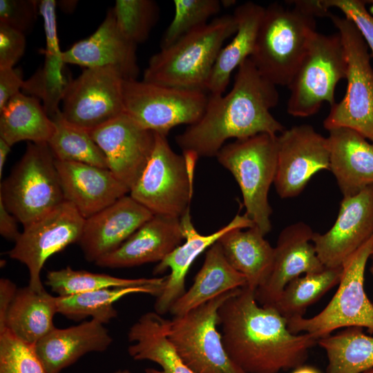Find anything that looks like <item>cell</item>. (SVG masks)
<instances>
[{
  "label": "cell",
  "mask_w": 373,
  "mask_h": 373,
  "mask_svg": "<svg viewBox=\"0 0 373 373\" xmlns=\"http://www.w3.org/2000/svg\"><path fill=\"white\" fill-rule=\"evenodd\" d=\"M327 357V373H362L373 368V336L349 327L317 340Z\"/></svg>",
  "instance_id": "32"
},
{
  "label": "cell",
  "mask_w": 373,
  "mask_h": 373,
  "mask_svg": "<svg viewBox=\"0 0 373 373\" xmlns=\"http://www.w3.org/2000/svg\"><path fill=\"white\" fill-rule=\"evenodd\" d=\"M370 258H371L370 271L372 274L373 275V254H372Z\"/></svg>",
  "instance_id": "52"
},
{
  "label": "cell",
  "mask_w": 373,
  "mask_h": 373,
  "mask_svg": "<svg viewBox=\"0 0 373 373\" xmlns=\"http://www.w3.org/2000/svg\"><path fill=\"white\" fill-rule=\"evenodd\" d=\"M366 3H370L373 6V0L365 1Z\"/></svg>",
  "instance_id": "54"
},
{
  "label": "cell",
  "mask_w": 373,
  "mask_h": 373,
  "mask_svg": "<svg viewBox=\"0 0 373 373\" xmlns=\"http://www.w3.org/2000/svg\"><path fill=\"white\" fill-rule=\"evenodd\" d=\"M221 3H222V6H225L226 7H229L236 4V1H233V0H224V1H221Z\"/></svg>",
  "instance_id": "51"
},
{
  "label": "cell",
  "mask_w": 373,
  "mask_h": 373,
  "mask_svg": "<svg viewBox=\"0 0 373 373\" xmlns=\"http://www.w3.org/2000/svg\"><path fill=\"white\" fill-rule=\"evenodd\" d=\"M16 285L8 278L0 280V333L6 329L7 314L15 298L17 291Z\"/></svg>",
  "instance_id": "46"
},
{
  "label": "cell",
  "mask_w": 373,
  "mask_h": 373,
  "mask_svg": "<svg viewBox=\"0 0 373 373\" xmlns=\"http://www.w3.org/2000/svg\"><path fill=\"white\" fill-rule=\"evenodd\" d=\"M265 8L251 1L238 6L233 13L237 30L231 41L222 47L210 75L207 92L222 95L235 69L251 55Z\"/></svg>",
  "instance_id": "26"
},
{
  "label": "cell",
  "mask_w": 373,
  "mask_h": 373,
  "mask_svg": "<svg viewBox=\"0 0 373 373\" xmlns=\"http://www.w3.org/2000/svg\"><path fill=\"white\" fill-rule=\"evenodd\" d=\"M347 59L339 33L316 32L290 84L287 104L288 114L305 117L316 114L324 102L330 107L336 102L335 88L345 79Z\"/></svg>",
  "instance_id": "11"
},
{
  "label": "cell",
  "mask_w": 373,
  "mask_h": 373,
  "mask_svg": "<svg viewBox=\"0 0 373 373\" xmlns=\"http://www.w3.org/2000/svg\"><path fill=\"white\" fill-rule=\"evenodd\" d=\"M112 9L120 31L136 45L147 39L157 20L158 8L151 0H117Z\"/></svg>",
  "instance_id": "39"
},
{
  "label": "cell",
  "mask_w": 373,
  "mask_h": 373,
  "mask_svg": "<svg viewBox=\"0 0 373 373\" xmlns=\"http://www.w3.org/2000/svg\"><path fill=\"white\" fill-rule=\"evenodd\" d=\"M136 46L119 29L111 8L95 32L63 51L62 59L64 64L86 68L112 67L124 79H136Z\"/></svg>",
  "instance_id": "22"
},
{
  "label": "cell",
  "mask_w": 373,
  "mask_h": 373,
  "mask_svg": "<svg viewBox=\"0 0 373 373\" xmlns=\"http://www.w3.org/2000/svg\"><path fill=\"white\" fill-rule=\"evenodd\" d=\"M373 235V184L343 197L337 218L325 233H314L312 242L325 267L343 262Z\"/></svg>",
  "instance_id": "17"
},
{
  "label": "cell",
  "mask_w": 373,
  "mask_h": 373,
  "mask_svg": "<svg viewBox=\"0 0 373 373\" xmlns=\"http://www.w3.org/2000/svg\"><path fill=\"white\" fill-rule=\"evenodd\" d=\"M56 5L55 0H41L39 3V14L44 20L46 42L44 54L62 58L63 51L59 47L57 30Z\"/></svg>",
  "instance_id": "44"
},
{
  "label": "cell",
  "mask_w": 373,
  "mask_h": 373,
  "mask_svg": "<svg viewBox=\"0 0 373 373\" xmlns=\"http://www.w3.org/2000/svg\"><path fill=\"white\" fill-rule=\"evenodd\" d=\"M276 86L264 77L249 57L238 67L231 90L209 94L201 118L175 137L182 152L216 156L230 139L260 133L277 135L285 128L271 113L278 102Z\"/></svg>",
  "instance_id": "2"
},
{
  "label": "cell",
  "mask_w": 373,
  "mask_h": 373,
  "mask_svg": "<svg viewBox=\"0 0 373 373\" xmlns=\"http://www.w3.org/2000/svg\"><path fill=\"white\" fill-rule=\"evenodd\" d=\"M362 373H373V368L370 369V370H368L367 371H365V372H363Z\"/></svg>",
  "instance_id": "53"
},
{
  "label": "cell",
  "mask_w": 373,
  "mask_h": 373,
  "mask_svg": "<svg viewBox=\"0 0 373 373\" xmlns=\"http://www.w3.org/2000/svg\"><path fill=\"white\" fill-rule=\"evenodd\" d=\"M166 318L147 312L130 327L129 355L136 361H150L160 365L164 373H194L180 358L166 334Z\"/></svg>",
  "instance_id": "31"
},
{
  "label": "cell",
  "mask_w": 373,
  "mask_h": 373,
  "mask_svg": "<svg viewBox=\"0 0 373 373\" xmlns=\"http://www.w3.org/2000/svg\"><path fill=\"white\" fill-rule=\"evenodd\" d=\"M124 79L112 67L86 68L68 84L61 102L62 116L90 131L122 115Z\"/></svg>",
  "instance_id": "14"
},
{
  "label": "cell",
  "mask_w": 373,
  "mask_h": 373,
  "mask_svg": "<svg viewBox=\"0 0 373 373\" xmlns=\"http://www.w3.org/2000/svg\"><path fill=\"white\" fill-rule=\"evenodd\" d=\"M166 277L124 278L75 270L68 266L48 271L45 283L58 296H67L107 288L164 287Z\"/></svg>",
  "instance_id": "35"
},
{
  "label": "cell",
  "mask_w": 373,
  "mask_h": 373,
  "mask_svg": "<svg viewBox=\"0 0 373 373\" xmlns=\"http://www.w3.org/2000/svg\"><path fill=\"white\" fill-rule=\"evenodd\" d=\"M145 373H164L162 370L155 368H146L144 370ZM113 373H131L128 370H117Z\"/></svg>",
  "instance_id": "50"
},
{
  "label": "cell",
  "mask_w": 373,
  "mask_h": 373,
  "mask_svg": "<svg viewBox=\"0 0 373 373\" xmlns=\"http://www.w3.org/2000/svg\"><path fill=\"white\" fill-rule=\"evenodd\" d=\"M207 92L124 79V113L142 128L166 136L180 124L191 125L202 116Z\"/></svg>",
  "instance_id": "12"
},
{
  "label": "cell",
  "mask_w": 373,
  "mask_h": 373,
  "mask_svg": "<svg viewBox=\"0 0 373 373\" xmlns=\"http://www.w3.org/2000/svg\"><path fill=\"white\" fill-rule=\"evenodd\" d=\"M112 342L104 324L91 319L67 328L55 327L35 348L48 373H60L87 353L106 350Z\"/></svg>",
  "instance_id": "25"
},
{
  "label": "cell",
  "mask_w": 373,
  "mask_h": 373,
  "mask_svg": "<svg viewBox=\"0 0 373 373\" xmlns=\"http://www.w3.org/2000/svg\"><path fill=\"white\" fill-rule=\"evenodd\" d=\"M265 9L251 60L260 73L277 86H288L316 32V17L297 0Z\"/></svg>",
  "instance_id": "4"
},
{
  "label": "cell",
  "mask_w": 373,
  "mask_h": 373,
  "mask_svg": "<svg viewBox=\"0 0 373 373\" xmlns=\"http://www.w3.org/2000/svg\"><path fill=\"white\" fill-rule=\"evenodd\" d=\"M341 274L342 267H338L300 276L287 283L271 306L286 320L303 316L309 306L339 283Z\"/></svg>",
  "instance_id": "34"
},
{
  "label": "cell",
  "mask_w": 373,
  "mask_h": 373,
  "mask_svg": "<svg viewBox=\"0 0 373 373\" xmlns=\"http://www.w3.org/2000/svg\"><path fill=\"white\" fill-rule=\"evenodd\" d=\"M222 340L230 358L247 373H279L304 364L317 339L293 334L272 306H262L255 290L236 289L218 311Z\"/></svg>",
  "instance_id": "1"
},
{
  "label": "cell",
  "mask_w": 373,
  "mask_h": 373,
  "mask_svg": "<svg viewBox=\"0 0 373 373\" xmlns=\"http://www.w3.org/2000/svg\"><path fill=\"white\" fill-rule=\"evenodd\" d=\"M338 30L347 59V88L343 99L331 107L323 122L327 131L354 130L373 143V68L369 48L350 19L328 12Z\"/></svg>",
  "instance_id": "8"
},
{
  "label": "cell",
  "mask_w": 373,
  "mask_h": 373,
  "mask_svg": "<svg viewBox=\"0 0 373 373\" xmlns=\"http://www.w3.org/2000/svg\"><path fill=\"white\" fill-rule=\"evenodd\" d=\"M48 143L28 142L20 160L0 186V200L23 227L65 201Z\"/></svg>",
  "instance_id": "6"
},
{
  "label": "cell",
  "mask_w": 373,
  "mask_h": 373,
  "mask_svg": "<svg viewBox=\"0 0 373 373\" xmlns=\"http://www.w3.org/2000/svg\"><path fill=\"white\" fill-rule=\"evenodd\" d=\"M11 146L4 140L0 138V178H1L6 161L10 152Z\"/></svg>",
  "instance_id": "48"
},
{
  "label": "cell",
  "mask_w": 373,
  "mask_h": 373,
  "mask_svg": "<svg viewBox=\"0 0 373 373\" xmlns=\"http://www.w3.org/2000/svg\"><path fill=\"white\" fill-rule=\"evenodd\" d=\"M328 132L329 170L343 196L354 195L373 184V143L347 128Z\"/></svg>",
  "instance_id": "24"
},
{
  "label": "cell",
  "mask_w": 373,
  "mask_h": 373,
  "mask_svg": "<svg viewBox=\"0 0 373 373\" xmlns=\"http://www.w3.org/2000/svg\"><path fill=\"white\" fill-rule=\"evenodd\" d=\"M155 135L151 157L130 189V195L153 215L180 218L190 209L198 157L192 153H175L166 136Z\"/></svg>",
  "instance_id": "7"
},
{
  "label": "cell",
  "mask_w": 373,
  "mask_h": 373,
  "mask_svg": "<svg viewBox=\"0 0 373 373\" xmlns=\"http://www.w3.org/2000/svg\"><path fill=\"white\" fill-rule=\"evenodd\" d=\"M23 82L21 70L15 68L0 69V110L21 92Z\"/></svg>",
  "instance_id": "45"
},
{
  "label": "cell",
  "mask_w": 373,
  "mask_h": 373,
  "mask_svg": "<svg viewBox=\"0 0 373 373\" xmlns=\"http://www.w3.org/2000/svg\"><path fill=\"white\" fill-rule=\"evenodd\" d=\"M218 241L231 266L246 278L247 286L256 291L265 283L272 268L274 247L256 226L232 229Z\"/></svg>",
  "instance_id": "28"
},
{
  "label": "cell",
  "mask_w": 373,
  "mask_h": 373,
  "mask_svg": "<svg viewBox=\"0 0 373 373\" xmlns=\"http://www.w3.org/2000/svg\"><path fill=\"white\" fill-rule=\"evenodd\" d=\"M56 313V296L45 289L38 291L29 286L18 288L7 314L6 329L21 341L35 344L55 327Z\"/></svg>",
  "instance_id": "29"
},
{
  "label": "cell",
  "mask_w": 373,
  "mask_h": 373,
  "mask_svg": "<svg viewBox=\"0 0 373 373\" xmlns=\"http://www.w3.org/2000/svg\"><path fill=\"white\" fill-rule=\"evenodd\" d=\"M185 242L175 248L154 267L153 275H159L170 269V274L160 294L156 297L155 312L162 316L169 312L173 304L186 291L185 279L195 259L205 249H209L227 232L237 228H249L255 226L254 222L244 214H237L227 225L217 231L201 235L194 228L190 209L181 218Z\"/></svg>",
  "instance_id": "19"
},
{
  "label": "cell",
  "mask_w": 373,
  "mask_h": 373,
  "mask_svg": "<svg viewBox=\"0 0 373 373\" xmlns=\"http://www.w3.org/2000/svg\"><path fill=\"white\" fill-rule=\"evenodd\" d=\"M163 287H131L102 289L67 296H56L57 313L73 321L88 317L103 324L117 316L113 304L132 294H147L157 297Z\"/></svg>",
  "instance_id": "33"
},
{
  "label": "cell",
  "mask_w": 373,
  "mask_h": 373,
  "mask_svg": "<svg viewBox=\"0 0 373 373\" xmlns=\"http://www.w3.org/2000/svg\"><path fill=\"white\" fill-rule=\"evenodd\" d=\"M240 189L247 216L265 236L271 229L268 200L278 159V135L260 133L224 145L216 156Z\"/></svg>",
  "instance_id": "5"
},
{
  "label": "cell",
  "mask_w": 373,
  "mask_h": 373,
  "mask_svg": "<svg viewBox=\"0 0 373 373\" xmlns=\"http://www.w3.org/2000/svg\"><path fill=\"white\" fill-rule=\"evenodd\" d=\"M39 3L35 0H0V23L25 35L37 20Z\"/></svg>",
  "instance_id": "42"
},
{
  "label": "cell",
  "mask_w": 373,
  "mask_h": 373,
  "mask_svg": "<svg viewBox=\"0 0 373 373\" xmlns=\"http://www.w3.org/2000/svg\"><path fill=\"white\" fill-rule=\"evenodd\" d=\"M291 373H321L317 369L312 366L302 365L293 370Z\"/></svg>",
  "instance_id": "49"
},
{
  "label": "cell",
  "mask_w": 373,
  "mask_h": 373,
  "mask_svg": "<svg viewBox=\"0 0 373 373\" xmlns=\"http://www.w3.org/2000/svg\"><path fill=\"white\" fill-rule=\"evenodd\" d=\"M327 137L309 124L285 129L278 136V159L274 182L281 198H294L305 189L311 178L329 170Z\"/></svg>",
  "instance_id": "15"
},
{
  "label": "cell",
  "mask_w": 373,
  "mask_h": 373,
  "mask_svg": "<svg viewBox=\"0 0 373 373\" xmlns=\"http://www.w3.org/2000/svg\"><path fill=\"white\" fill-rule=\"evenodd\" d=\"M326 11L331 8L341 10L345 17L352 21L366 42L373 55V16L367 11L365 1L361 0H318Z\"/></svg>",
  "instance_id": "41"
},
{
  "label": "cell",
  "mask_w": 373,
  "mask_h": 373,
  "mask_svg": "<svg viewBox=\"0 0 373 373\" xmlns=\"http://www.w3.org/2000/svg\"><path fill=\"white\" fill-rule=\"evenodd\" d=\"M25 35L0 23V69L14 68L24 54Z\"/></svg>",
  "instance_id": "43"
},
{
  "label": "cell",
  "mask_w": 373,
  "mask_h": 373,
  "mask_svg": "<svg viewBox=\"0 0 373 373\" xmlns=\"http://www.w3.org/2000/svg\"><path fill=\"white\" fill-rule=\"evenodd\" d=\"M184 239L180 218L153 215L117 249L95 263L102 267L124 268L160 262Z\"/></svg>",
  "instance_id": "23"
},
{
  "label": "cell",
  "mask_w": 373,
  "mask_h": 373,
  "mask_svg": "<svg viewBox=\"0 0 373 373\" xmlns=\"http://www.w3.org/2000/svg\"><path fill=\"white\" fill-rule=\"evenodd\" d=\"M84 220L72 204L64 201L23 227L8 255L27 267L31 289L38 291L44 289L40 276L46 261L69 245L78 242Z\"/></svg>",
  "instance_id": "13"
},
{
  "label": "cell",
  "mask_w": 373,
  "mask_h": 373,
  "mask_svg": "<svg viewBox=\"0 0 373 373\" xmlns=\"http://www.w3.org/2000/svg\"><path fill=\"white\" fill-rule=\"evenodd\" d=\"M372 254L373 235L343 262L337 291L327 306L311 318L287 320L289 330L309 334L317 340L349 327H365L373 334V304L364 287L365 267Z\"/></svg>",
  "instance_id": "9"
},
{
  "label": "cell",
  "mask_w": 373,
  "mask_h": 373,
  "mask_svg": "<svg viewBox=\"0 0 373 373\" xmlns=\"http://www.w3.org/2000/svg\"><path fill=\"white\" fill-rule=\"evenodd\" d=\"M173 5V17L162 36L161 48L208 23L222 6L218 0H174Z\"/></svg>",
  "instance_id": "38"
},
{
  "label": "cell",
  "mask_w": 373,
  "mask_h": 373,
  "mask_svg": "<svg viewBox=\"0 0 373 373\" xmlns=\"http://www.w3.org/2000/svg\"><path fill=\"white\" fill-rule=\"evenodd\" d=\"M233 290L189 312L166 319V336L181 361L194 373H247L228 355L218 332V311Z\"/></svg>",
  "instance_id": "10"
},
{
  "label": "cell",
  "mask_w": 373,
  "mask_h": 373,
  "mask_svg": "<svg viewBox=\"0 0 373 373\" xmlns=\"http://www.w3.org/2000/svg\"><path fill=\"white\" fill-rule=\"evenodd\" d=\"M0 373H48L35 344L17 338L8 329L0 333Z\"/></svg>",
  "instance_id": "40"
},
{
  "label": "cell",
  "mask_w": 373,
  "mask_h": 373,
  "mask_svg": "<svg viewBox=\"0 0 373 373\" xmlns=\"http://www.w3.org/2000/svg\"><path fill=\"white\" fill-rule=\"evenodd\" d=\"M153 214L131 195L85 219L78 243L89 262H95L122 245Z\"/></svg>",
  "instance_id": "20"
},
{
  "label": "cell",
  "mask_w": 373,
  "mask_h": 373,
  "mask_svg": "<svg viewBox=\"0 0 373 373\" xmlns=\"http://www.w3.org/2000/svg\"><path fill=\"white\" fill-rule=\"evenodd\" d=\"M52 119L55 130L48 145L55 160L108 169L104 153L88 131L68 122L61 111Z\"/></svg>",
  "instance_id": "36"
},
{
  "label": "cell",
  "mask_w": 373,
  "mask_h": 373,
  "mask_svg": "<svg viewBox=\"0 0 373 373\" xmlns=\"http://www.w3.org/2000/svg\"><path fill=\"white\" fill-rule=\"evenodd\" d=\"M246 285V278L231 266L217 241L207 251L193 285L173 304L169 312L173 316H182L218 296Z\"/></svg>",
  "instance_id": "27"
},
{
  "label": "cell",
  "mask_w": 373,
  "mask_h": 373,
  "mask_svg": "<svg viewBox=\"0 0 373 373\" xmlns=\"http://www.w3.org/2000/svg\"><path fill=\"white\" fill-rule=\"evenodd\" d=\"M17 219L8 210L0 200V234L4 238L15 242L21 232L18 229Z\"/></svg>",
  "instance_id": "47"
},
{
  "label": "cell",
  "mask_w": 373,
  "mask_h": 373,
  "mask_svg": "<svg viewBox=\"0 0 373 373\" xmlns=\"http://www.w3.org/2000/svg\"><path fill=\"white\" fill-rule=\"evenodd\" d=\"M237 28L233 15H227L185 35L151 57L143 80L207 92L223 44L236 33Z\"/></svg>",
  "instance_id": "3"
},
{
  "label": "cell",
  "mask_w": 373,
  "mask_h": 373,
  "mask_svg": "<svg viewBox=\"0 0 373 373\" xmlns=\"http://www.w3.org/2000/svg\"><path fill=\"white\" fill-rule=\"evenodd\" d=\"M314 231L303 222L284 228L274 247V262L267 280L256 289L255 296L262 306L274 304L291 280L325 267L318 257L312 237Z\"/></svg>",
  "instance_id": "18"
},
{
  "label": "cell",
  "mask_w": 373,
  "mask_h": 373,
  "mask_svg": "<svg viewBox=\"0 0 373 373\" xmlns=\"http://www.w3.org/2000/svg\"><path fill=\"white\" fill-rule=\"evenodd\" d=\"M64 64L62 58L45 55L43 66L24 81L21 89L23 93L41 100L51 119L61 111L59 105L68 84L62 73Z\"/></svg>",
  "instance_id": "37"
},
{
  "label": "cell",
  "mask_w": 373,
  "mask_h": 373,
  "mask_svg": "<svg viewBox=\"0 0 373 373\" xmlns=\"http://www.w3.org/2000/svg\"><path fill=\"white\" fill-rule=\"evenodd\" d=\"M55 130L40 101L20 92L0 110V138L11 146L28 141L48 143Z\"/></svg>",
  "instance_id": "30"
},
{
  "label": "cell",
  "mask_w": 373,
  "mask_h": 373,
  "mask_svg": "<svg viewBox=\"0 0 373 373\" xmlns=\"http://www.w3.org/2000/svg\"><path fill=\"white\" fill-rule=\"evenodd\" d=\"M55 162L65 201L72 204L84 219L129 192L108 169L81 162Z\"/></svg>",
  "instance_id": "21"
},
{
  "label": "cell",
  "mask_w": 373,
  "mask_h": 373,
  "mask_svg": "<svg viewBox=\"0 0 373 373\" xmlns=\"http://www.w3.org/2000/svg\"><path fill=\"white\" fill-rule=\"evenodd\" d=\"M89 133L104 153L108 169L130 191L151 157L155 133L124 113Z\"/></svg>",
  "instance_id": "16"
}]
</instances>
